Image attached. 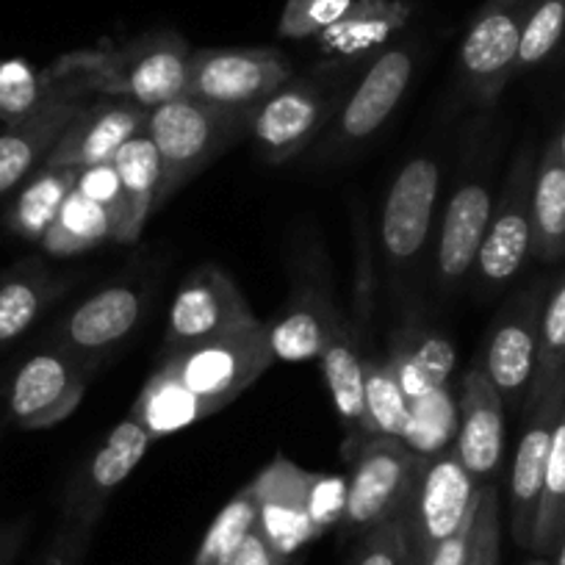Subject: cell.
<instances>
[{"mask_svg": "<svg viewBox=\"0 0 565 565\" xmlns=\"http://www.w3.org/2000/svg\"><path fill=\"white\" fill-rule=\"evenodd\" d=\"M308 477L311 471L297 466L286 455H277L249 482L258 508V526L271 546L289 559L319 537L308 510Z\"/></svg>", "mask_w": 565, "mask_h": 565, "instance_id": "obj_17", "label": "cell"}, {"mask_svg": "<svg viewBox=\"0 0 565 565\" xmlns=\"http://www.w3.org/2000/svg\"><path fill=\"white\" fill-rule=\"evenodd\" d=\"M322 363L324 383H328L330 396H333L335 413L344 424L347 444L344 455L352 460L363 441H366V402H363V355L358 347L355 330L339 319L330 335L328 350L319 358Z\"/></svg>", "mask_w": 565, "mask_h": 565, "instance_id": "obj_24", "label": "cell"}, {"mask_svg": "<svg viewBox=\"0 0 565 565\" xmlns=\"http://www.w3.org/2000/svg\"><path fill=\"white\" fill-rule=\"evenodd\" d=\"M363 402L369 438H405L411 399L396 383L391 363L377 355H363Z\"/></svg>", "mask_w": 565, "mask_h": 565, "instance_id": "obj_33", "label": "cell"}, {"mask_svg": "<svg viewBox=\"0 0 565 565\" xmlns=\"http://www.w3.org/2000/svg\"><path fill=\"white\" fill-rule=\"evenodd\" d=\"M532 255L552 264L565 255V170L557 139L546 145L532 175Z\"/></svg>", "mask_w": 565, "mask_h": 565, "instance_id": "obj_27", "label": "cell"}, {"mask_svg": "<svg viewBox=\"0 0 565 565\" xmlns=\"http://www.w3.org/2000/svg\"><path fill=\"white\" fill-rule=\"evenodd\" d=\"M413 67H416V58H413L411 47H388L374 58L358 89L341 108L335 139L344 148L372 139L383 128L411 84Z\"/></svg>", "mask_w": 565, "mask_h": 565, "instance_id": "obj_21", "label": "cell"}, {"mask_svg": "<svg viewBox=\"0 0 565 565\" xmlns=\"http://www.w3.org/2000/svg\"><path fill=\"white\" fill-rule=\"evenodd\" d=\"M565 535V396L554 424L552 449H548L546 477H543L541 504H537L535 526H532L530 552L535 557H554Z\"/></svg>", "mask_w": 565, "mask_h": 565, "instance_id": "obj_32", "label": "cell"}, {"mask_svg": "<svg viewBox=\"0 0 565 565\" xmlns=\"http://www.w3.org/2000/svg\"><path fill=\"white\" fill-rule=\"evenodd\" d=\"M308 510H311V521L319 537L339 526L347 510V477L311 471V477H308Z\"/></svg>", "mask_w": 565, "mask_h": 565, "instance_id": "obj_44", "label": "cell"}, {"mask_svg": "<svg viewBox=\"0 0 565 565\" xmlns=\"http://www.w3.org/2000/svg\"><path fill=\"white\" fill-rule=\"evenodd\" d=\"M25 532H29V524L20 521V524L0 526V565H12L14 557L20 554V546L25 541Z\"/></svg>", "mask_w": 565, "mask_h": 565, "instance_id": "obj_48", "label": "cell"}, {"mask_svg": "<svg viewBox=\"0 0 565 565\" xmlns=\"http://www.w3.org/2000/svg\"><path fill=\"white\" fill-rule=\"evenodd\" d=\"M526 7H530V0H519V3L488 0L466 31L458 53V67L463 73L466 86L480 103L497 100L508 81L515 75Z\"/></svg>", "mask_w": 565, "mask_h": 565, "instance_id": "obj_10", "label": "cell"}, {"mask_svg": "<svg viewBox=\"0 0 565 565\" xmlns=\"http://www.w3.org/2000/svg\"><path fill=\"white\" fill-rule=\"evenodd\" d=\"M388 363L407 399L416 402L449 383L455 369V347L441 333L407 330L396 341Z\"/></svg>", "mask_w": 565, "mask_h": 565, "instance_id": "obj_29", "label": "cell"}, {"mask_svg": "<svg viewBox=\"0 0 565 565\" xmlns=\"http://www.w3.org/2000/svg\"><path fill=\"white\" fill-rule=\"evenodd\" d=\"M220 565H289V557H282L258 524L244 535V541L222 559Z\"/></svg>", "mask_w": 565, "mask_h": 565, "instance_id": "obj_45", "label": "cell"}, {"mask_svg": "<svg viewBox=\"0 0 565 565\" xmlns=\"http://www.w3.org/2000/svg\"><path fill=\"white\" fill-rule=\"evenodd\" d=\"M153 441L156 438L136 418H122L70 480L62 499L64 524L95 530L108 499L134 475L141 458L150 452Z\"/></svg>", "mask_w": 565, "mask_h": 565, "instance_id": "obj_9", "label": "cell"}, {"mask_svg": "<svg viewBox=\"0 0 565 565\" xmlns=\"http://www.w3.org/2000/svg\"><path fill=\"white\" fill-rule=\"evenodd\" d=\"M103 242H114L111 220L95 200L75 189L40 244L51 255L70 258V255H81Z\"/></svg>", "mask_w": 565, "mask_h": 565, "instance_id": "obj_34", "label": "cell"}, {"mask_svg": "<svg viewBox=\"0 0 565 565\" xmlns=\"http://www.w3.org/2000/svg\"><path fill=\"white\" fill-rule=\"evenodd\" d=\"M413 0H352L344 18L317 36V51L328 67H347L383 51L407 23Z\"/></svg>", "mask_w": 565, "mask_h": 565, "instance_id": "obj_22", "label": "cell"}, {"mask_svg": "<svg viewBox=\"0 0 565 565\" xmlns=\"http://www.w3.org/2000/svg\"><path fill=\"white\" fill-rule=\"evenodd\" d=\"M350 565H411L399 515L363 532L358 537V546L352 552Z\"/></svg>", "mask_w": 565, "mask_h": 565, "instance_id": "obj_43", "label": "cell"}, {"mask_svg": "<svg viewBox=\"0 0 565 565\" xmlns=\"http://www.w3.org/2000/svg\"><path fill=\"white\" fill-rule=\"evenodd\" d=\"M89 97L78 84L58 78L56 95L45 106L0 130V200L23 186L45 164Z\"/></svg>", "mask_w": 565, "mask_h": 565, "instance_id": "obj_11", "label": "cell"}, {"mask_svg": "<svg viewBox=\"0 0 565 565\" xmlns=\"http://www.w3.org/2000/svg\"><path fill=\"white\" fill-rule=\"evenodd\" d=\"M100 363L47 347L31 355L7 391V418L20 430H47L73 416Z\"/></svg>", "mask_w": 565, "mask_h": 565, "instance_id": "obj_6", "label": "cell"}, {"mask_svg": "<svg viewBox=\"0 0 565 565\" xmlns=\"http://www.w3.org/2000/svg\"><path fill=\"white\" fill-rule=\"evenodd\" d=\"M81 170H47L40 167L20 189L12 211H9V231L25 242H42L58 211L75 192Z\"/></svg>", "mask_w": 565, "mask_h": 565, "instance_id": "obj_30", "label": "cell"}, {"mask_svg": "<svg viewBox=\"0 0 565 565\" xmlns=\"http://www.w3.org/2000/svg\"><path fill=\"white\" fill-rule=\"evenodd\" d=\"M330 108V97L319 86L286 81L280 89L255 106L249 136L269 164H282L311 145Z\"/></svg>", "mask_w": 565, "mask_h": 565, "instance_id": "obj_16", "label": "cell"}, {"mask_svg": "<svg viewBox=\"0 0 565 565\" xmlns=\"http://www.w3.org/2000/svg\"><path fill=\"white\" fill-rule=\"evenodd\" d=\"M565 34V0H530L521 25L515 73L546 62Z\"/></svg>", "mask_w": 565, "mask_h": 565, "instance_id": "obj_39", "label": "cell"}, {"mask_svg": "<svg viewBox=\"0 0 565 565\" xmlns=\"http://www.w3.org/2000/svg\"><path fill=\"white\" fill-rule=\"evenodd\" d=\"M271 363L275 352L269 347L266 322H258L203 344L167 352L161 355L159 366L170 369L194 394L231 405L255 380L269 372Z\"/></svg>", "mask_w": 565, "mask_h": 565, "instance_id": "obj_5", "label": "cell"}, {"mask_svg": "<svg viewBox=\"0 0 565 565\" xmlns=\"http://www.w3.org/2000/svg\"><path fill=\"white\" fill-rule=\"evenodd\" d=\"M526 565H552V559H548V557H532Z\"/></svg>", "mask_w": 565, "mask_h": 565, "instance_id": "obj_51", "label": "cell"}, {"mask_svg": "<svg viewBox=\"0 0 565 565\" xmlns=\"http://www.w3.org/2000/svg\"><path fill=\"white\" fill-rule=\"evenodd\" d=\"M466 565H502V513H499V491L493 482L482 486L480 499H477Z\"/></svg>", "mask_w": 565, "mask_h": 565, "instance_id": "obj_42", "label": "cell"}, {"mask_svg": "<svg viewBox=\"0 0 565 565\" xmlns=\"http://www.w3.org/2000/svg\"><path fill=\"white\" fill-rule=\"evenodd\" d=\"M255 108L216 106L198 97H172L150 108L148 134L161 159L156 211L164 209L186 183L249 134Z\"/></svg>", "mask_w": 565, "mask_h": 565, "instance_id": "obj_2", "label": "cell"}, {"mask_svg": "<svg viewBox=\"0 0 565 565\" xmlns=\"http://www.w3.org/2000/svg\"><path fill=\"white\" fill-rule=\"evenodd\" d=\"M480 491L482 482L471 477L455 444L424 458L411 499L399 513L411 565H422L444 537L458 532L475 515Z\"/></svg>", "mask_w": 565, "mask_h": 565, "instance_id": "obj_3", "label": "cell"}, {"mask_svg": "<svg viewBox=\"0 0 565 565\" xmlns=\"http://www.w3.org/2000/svg\"><path fill=\"white\" fill-rule=\"evenodd\" d=\"M471 530H475V515H471L458 532L444 537V541L427 554V559H424L422 565H466V557H469V548H471Z\"/></svg>", "mask_w": 565, "mask_h": 565, "instance_id": "obj_47", "label": "cell"}, {"mask_svg": "<svg viewBox=\"0 0 565 565\" xmlns=\"http://www.w3.org/2000/svg\"><path fill=\"white\" fill-rule=\"evenodd\" d=\"M75 189H78L81 194H86L89 200H95V203L106 211L108 220H111L114 242L134 244V236H130L128 198H125L122 181H119L114 161L81 170Z\"/></svg>", "mask_w": 565, "mask_h": 565, "instance_id": "obj_40", "label": "cell"}, {"mask_svg": "<svg viewBox=\"0 0 565 565\" xmlns=\"http://www.w3.org/2000/svg\"><path fill=\"white\" fill-rule=\"evenodd\" d=\"M114 167H117L125 198H128L130 236L134 242H139L141 231L156 214V198H159L161 183V159L148 128H141L134 139L125 141L119 153L114 156Z\"/></svg>", "mask_w": 565, "mask_h": 565, "instance_id": "obj_31", "label": "cell"}, {"mask_svg": "<svg viewBox=\"0 0 565 565\" xmlns=\"http://www.w3.org/2000/svg\"><path fill=\"white\" fill-rule=\"evenodd\" d=\"M62 291L64 282L36 260L14 266L0 280V350L18 341Z\"/></svg>", "mask_w": 565, "mask_h": 565, "instance_id": "obj_28", "label": "cell"}, {"mask_svg": "<svg viewBox=\"0 0 565 565\" xmlns=\"http://www.w3.org/2000/svg\"><path fill=\"white\" fill-rule=\"evenodd\" d=\"M255 524H258V508H255L253 488L244 486L242 491L220 510V515L211 521L209 532H205L192 565H220L222 559L244 541V535H247Z\"/></svg>", "mask_w": 565, "mask_h": 565, "instance_id": "obj_38", "label": "cell"}, {"mask_svg": "<svg viewBox=\"0 0 565 565\" xmlns=\"http://www.w3.org/2000/svg\"><path fill=\"white\" fill-rule=\"evenodd\" d=\"M557 150H559V161H563V170H565V122H563V130L557 134Z\"/></svg>", "mask_w": 565, "mask_h": 565, "instance_id": "obj_50", "label": "cell"}, {"mask_svg": "<svg viewBox=\"0 0 565 565\" xmlns=\"http://www.w3.org/2000/svg\"><path fill=\"white\" fill-rule=\"evenodd\" d=\"M455 436H458V402L452 399L447 385L411 402V422H407L402 441L413 452L422 458H433L452 447Z\"/></svg>", "mask_w": 565, "mask_h": 565, "instance_id": "obj_36", "label": "cell"}, {"mask_svg": "<svg viewBox=\"0 0 565 565\" xmlns=\"http://www.w3.org/2000/svg\"><path fill=\"white\" fill-rule=\"evenodd\" d=\"M543 291L532 289L521 295L513 306L504 311L488 339L486 372L493 388L499 391L502 402L519 405L526 399L535 374L537 361V328H541Z\"/></svg>", "mask_w": 565, "mask_h": 565, "instance_id": "obj_19", "label": "cell"}, {"mask_svg": "<svg viewBox=\"0 0 565 565\" xmlns=\"http://www.w3.org/2000/svg\"><path fill=\"white\" fill-rule=\"evenodd\" d=\"M565 374V277L543 300L541 328H537V361L532 374L524 411H530L554 383Z\"/></svg>", "mask_w": 565, "mask_h": 565, "instance_id": "obj_35", "label": "cell"}, {"mask_svg": "<svg viewBox=\"0 0 565 565\" xmlns=\"http://www.w3.org/2000/svg\"><path fill=\"white\" fill-rule=\"evenodd\" d=\"M192 47L175 31H150L119 45L89 47L58 56L47 67L53 78L78 84L92 97H122L156 108L183 95Z\"/></svg>", "mask_w": 565, "mask_h": 565, "instance_id": "obj_1", "label": "cell"}, {"mask_svg": "<svg viewBox=\"0 0 565 565\" xmlns=\"http://www.w3.org/2000/svg\"><path fill=\"white\" fill-rule=\"evenodd\" d=\"M352 0H286L277 34L286 40H317L335 20L344 18Z\"/></svg>", "mask_w": 565, "mask_h": 565, "instance_id": "obj_41", "label": "cell"}, {"mask_svg": "<svg viewBox=\"0 0 565 565\" xmlns=\"http://www.w3.org/2000/svg\"><path fill=\"white\" fill-rule=\"evenodd\" d=\"M455 449L477 482L488 486L504 455V402L493 388L486 366L463 374L458 402V436Z\"/></svg>", "mask_w": 565, "mask_h": 565, "instance_id": "obj_20", "label": "cell"}, {"mask_svg": "<svg viewBox=\"0 0 565 565\" xmlns=\"http://www.w3.org/2000/svg\"><path fill=\"white\" fill-rule=\"evenodd\" d=\"M565 396V374L530 407L519 449H515L513 471H510V535L521 548H530L532 526H535L537 504L546 477L548 449H552L554 424Z\"/></svg>", "mask_w": 565, "mask_h": 565, "instance_id": "obj_13", "label": "cell"}, {"mask_svg": "<svg viewBox=\"0 0 565 565\" xmlns=\"http://www.w3.org/2000/svg\"><path fill=\"white\" fill-rule=\"evenodd\" d=\"M222 407H225L222 402L194 394L170 369L156 366L148 383L141 385L128 416L136 418L159 441V438L172 436L178 430H186L192 424L214 416Z\"/></svg>", "mask_w": 565, "mask_h": 565, "instance_id": "obj_25", "label": "cell"}, {"mask_svg": "<svg viewBox=\"0 0 565 565\" xmlns=\"http://www.w3.org/2000/svg\"><path fill=\"white\" fill-rule=\"evenodd\" d=\"M491 216L493 200L486 183L469 181L452 194L438 236V275L444 282L463 280L475 269Z\"/></svg>", "mask_w": 565, "mask_h": 565, "instance_id": "obj_23", "label": "cell"}, {"mask_svg": "<svg viewBox=\"0 0 565 565\" xmlns=\"http://www.w3.org/2000/svg\"><path fill=\"white\" fill-rule=\"evenodd\" d=\"M339 313L330 306L328 297L317 291H302L300 297L289 302L286 311L277 313L271 322H266L269 347L275 352V361H319L328 350L330 335H333Z\"/></svg>", "mask_w": 565, "mask_h": 565, "instance_id": "obj_26", "label": "cell"}, {"mask_svg": "<svg viewBox=\"0 0 565 565\" xmlns=\"http://www.w3.org/2000/svg\"><path fill=\"white\" fill-rule=\"evenodd\" d=\"M150 108L122 97H89L45 159L47 170H86L114 161L125 141L148 125Z\"/></svg>", "mask_w": 565, "mask_h": 565, "instance_id": "obj_12", "label": "cell"}, {"mask_svg": "<svg viewBox=\"0 0 565 565\" xmlns=\"http://www.w3.org/2000/svg\"><path fill=\"white\" fill-rule=\"evenodd\" d=\"M58 89V78L34 70L25 58L0 62V122L12 125L45 106Z\"/></svg>", "mask_w": 565, "mask_h": 565, "instance_id": "obj_37", "label": "cell"}, {"mask_svg": "<svg viewBox=\"0 0 565 565\" xmlns=\"http://www.w3.org/2000/svg\"><path fill=\"white\" fill-rule=\"evenodd\" d=\"M258 322L260 319L253 313L236 280L220 266L203 264L181 282L172 300L161 355L253 328Z\"/></svg>", "mask_w": 565, "mask_h": 565, "instance_id": "obj_8", "label": "cell"}, {"mask_svg": "<svg viewBox=\"0 0 565 565\" xmlns=\"http://www.w3.org/2000/svg\"><path fill=\"white\" fill-rule=\"evenodd\" d=\"M532 175L535 172L530 167V153H521L504 186L502 203L493 211L480 255H477L475 266L480 271V280L488 286H502L513 280L532 255Z\"/></svg>", "mask_w": 565, "mask_h": 565, "instance_id": "obj_18", "label": "cell"}, {"mask_svg": "<svg viewBox=\"0 0 565 565\" xmlns=\"http://www.w3.org/2000/svg\"><path fill=\"white\" fill-rule=\"evenodd\" d=\"M552 565H565V535H563V541H559L557 552H554V557H552Z\"/></svg>", "mask_w": 565, "mask_h": 565, "instance_id": "obj_49", "label": "cell"}, {"mask_svg": "<svg viewBox=\"0 0 565 565\" xmlns=\"http://www.w3.org/2000/svg\"><path fill=\"white\" fill-rule=\"evenodd\" d=\"M497 3H519V0H497Z\"/></svg>", "mask_w": 565, "mask_h": 565, "instance_id": "obj_52", "label": "cell"}, {"mask_svg": "<svg viewBox=\"0 0 565 565\" xmlns=\"http://www.w3.org/2000/svg\"><path fill=\"white\" fill-rule=\"evenodd\" d=\"M141 317L145 295L139 286L114 282L64 313L53 330V341L73 355L100 363L106 352L117 350L128 335L136 333Z\"/></svg>", "mask_w": 565, "mask_h": 565, "instance_id": "obj_14", "label": "cell"}, {"mask_svg": "<svg viewBox=\"0 0 565 565\" xmlns=\"http://www.w3.org/2000/svg\"><path fill=\"white\" fill-rule=\"evenodd\" d=\"M286 81H291V62L275 47H200L189 56L183 95L255 108Z\"/></svg>", "mask_w": 565, "mask_h": 565, "instance_id": "obj_7", "label": "cell"}, {"mask_svg": "<svg viewBox=\"0 0 565 565\" xmlns=\"http://www.w3.org/2000/svg\"><path fill=\"white\" fill-rule=\"evenodd\" d=\"M92 530H84V526L64 524L62 530L56 532V537L47 546L45 557H42V565H81L84 559L86 546H89Z\"/></svg>", "mask_w": 565, "mask_h": 565, "instance_id": "obj_46", "label": "cell"}, {"mask_svg": "<svg viewBox=\"0 0 565 565\" xmlns=\"http://www.w3.org/2000/svg\"><path fill=\"white\" fill-rule=\"evenodd\" d=\"M344 535H358L394 519L411 499L424 458L399 438H366L350 460Z\"/></svg>", "mask_w": 565, "mask_h": 565, "instance_id": "obj_4", "label": "cell"}, {"mask_svg": "<svg viewBox=\"0 0 565 565\" xmlns=\"http://www.w3.org/2000/svg\"><path fill=\"white\" fill-rule=\"evenodd\" d=\"M441 172L427 156L407 161L391 183L388 198L383 205L380 236L388 264L407 266L422 255L427 236H430L433 211L438 200Z\"/></svg>", "mask_w": 565, "mask_h": 565, "instance_id": "obj_15", "label": "cell"}]
</instances>
